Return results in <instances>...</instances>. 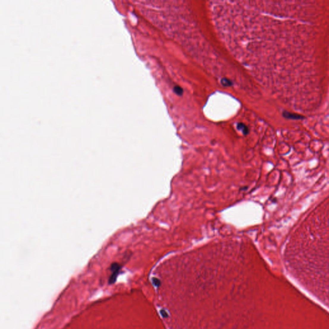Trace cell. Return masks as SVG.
Instances as JSON below:
<instances>
[{"mask_svg": "<svg viewBox=\"0 0 329 329\" xmlns=\"http://www.w3.org/2000/svg\"><path fill=\"white\" fill-rule=\"evenodd\" d=\"M184 2L154 1L150 2L153 9V19L160 29L182 43L187 48L195 51L204 41L198 30L189 7L183 5Z\"/></svg>", "mask_w": 329, "mask_h": 329, "instance_id": "obj_1", "label": "cell"}, {"mask_svg": "<svg viewBox=\"0 0 329 329\" xmlns=\"http://www.w3.org/2000/svg\"><path fill=\"white\" fill-rule=\"evenodd\" d=\"M282 115L284 118L287 119H291V120H303L305 118L303 116L300 115V114H296V113H292L291 112L286 111H283Z\"/></svg>", "mask_w": 329, "mask_h": 329, "instance_id": "obj_2", "label": "cell"}, {"mask_svg": "<svg viewBox=\"0 0 329 329\" xmlns=\"http://www.w3.org/2000/svg\"><path fill=\"white\" fill-rule=\"evenodd\" d=\"M120 266H119V265H118L117 264H113L112 265L111 271L113 272V274H112L111 276V278H110V280H109L110 283L114 282V281H115V279L117 278V276L118 275V273L119 271V269H120Z\"/></svg>", "mask_w": 329, "mask_h": 329, "instance_id": "obj_3", "label": "cell"}, {"mask_svg": "<svg viewBox=\"0 0 329 329\" xmlns=\"http://www.w3.org/2000/svg\"><path fill=\"white\" fill-rule=\"evenodd\" d=\"M237 129L241 130L242 132H243V134H246L248 133L249 132V130H248V128L246 127V125H244V124H243V123H239V124H237Z\"/></svg>", "mask_w": 329, "mask_h": 329, "instance_id": "obj_4", "label": "cell"}, {"mask_svg": "<svg viewBox=\"0 0 329 329\" xmlns=\"http://www.w3.org/2000/svg\"><path fill=\"white\" fill-rule=\"evenodd\" d=\"M173 91L174 93H176L178 96H182L183 93V89L181 88V87L179 86H176L174 87Z\"/></svg>", "mask_w": 329, "mask_h": 329, "instance_id": "obj_5", "label": "cell"}, {"mask_svg": "<svg viewBox=\"0 0 329 329\" xmlns=\"http://www.w3.org/2000/svg\"><path fill=\"white\" fill-rule=\"evenodd\" d=\"M221 83H222V84H223L224 86H231L233 84L232 82L230 80H229V78H222Z\"/></svg>", "mask_w": 329, "mask_h": 329, "instance_id": "obj_6", "label": "cell"}]
</instances>
